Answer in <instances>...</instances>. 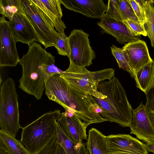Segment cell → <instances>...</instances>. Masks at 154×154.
<instances>
[{
    "instance_id": "6da1fadb",
    "label": "cell",
    "mask_w": 154,
    "mask_h": 154,
    "mask_svg": "<svg viewBox=\"0 0 154 154\" xmlns=\"http://www.w3.org/2000/svg\"><path fill=\"white\" fill-rule=\"evenodd\" d=\"M45 94L49 100L62 106L65 112L79 118L88 125L107 121L93 96L74 88L61 74L51 77L46 82Z\"/></svg>"
},
{
    "instance_id": "7a4b0ae2",
    "label": "cell",
    "mask_w": 154,
    "mask_h": 154,
    "mask_svg": "<svg viewBox=\"0 0 154 154\" xmlns=\"http://www.w3.org/2000/svg\"><path fill=\"white\" fill-rule=\"evenodd\" d=\"M28 45L27 53L19 60L22 68V74L19 80V87L39 100L46 87L44 66L48 63L55 62V58L35 41Z\"/></svg>"
},
{
    "instance_id": "3957f363",
    "label": "cell",
    "mask_w": 154,
    "mask_h": 154,
    "mask_svg": "<svg viewBox=\"0 0 154 154\" xmlns=\"http://www.w3.org/2000/svg\"><path fill=\"white\" fill-rule=\"evenodd\" d=\"M97 87L103 96L101 98L93 97L101 110L100 115L107 121L123 127H129L133 109L117 78L114 76L108 81L101 82Z\"/></svg>"
},
{
    "instance_id": "277c9868",
    "label": "cell",
    "mask_w": 154,
    "mask_h": 154,
    "mask_svg": "<svg viewBox=\"0 0 154 154\" xmlns=\"http://www.w3.org/2000/svg\"><path fill=\"white\" fill-rule=\"evenodd\" d=\"M57 109L46 112L22 128L21 143L31 154H38L57 135L56 122L61 115Z\"/></svg>"
},
{
    "instance_id": "5b68a950",
    "label": "cell",
    "mask_w": 154,
    "mask_h": 154,
    "mask_svg": "<svg viewBox=\"0 0 154 154\" xmlns=\"http://www.w3.org/2000/svg\"><path fill=\"white\" fill-rule=\"evenodd\" d=\"M69 61L68 68L61 74V76L78 90L96 98L101 97L103 94L97 90V85L105 80H109L114 77L115 69L110 68L90 71L85 66L77 65Z\"/></svg>"
},
{
    "instance_id": "8992f818",
    "label": "cell",
    "mask_w": 154,
    "mask_h": 154,
    "mask_svg": "<svg viewBox=\"0 0 154 154\" xmlns=\"http://www.w3.org/2000/svg\"><path fill=\"white\" fill-rule=\"evenodd\" d=\"M0 130L14 137L22 128L19 122L18 94L14 79L8 78L2 83L0 92Z\"/></svg>"
},
{
    "instance_id": "52a82bcc",
    "label": "cell",
    "mask_w": 154,
    "mask_h": 154,
    "mask_svg": "<svg viewBox=\"0 0 154 154\" xmlns=\"http://www.w3.org/2000/svg\"><path fill=\"white\" fill-rule=\"evenodd\" d=\"M25 15L36 33L38 42L46 49L54 46L61 35L55 29L51 20L31 0H19Z\"/></svg>"
},
{
    "instance_id": "ba28073f",
    "label": "cell",
    "mask_w": 154,
    "mask_h": 154,
    "mask_svg": "<svg viewBox=\"0 0 154 154\" xmlns=\"http://www.w3.org/2000/svg\"><path fill=\"white\" fill-rule=\"evenodd\" d=\"M89 35L82 29H75L68 37L70 50L69 58L77 65L90 66L96 58L95 53L90 45Z\"/></svg>"
},
{
    "instance_id": "9c48e42d",
    "label": "cell",
    "mask_w": 154,
    "mask_h": 154,
    "mask_svg": "<svg viewBox=\"0 0 154 154\" xmlns=\"http://www.w3.org/2000/svg\"><path fill=\"white\" fill-rule=\"evenodd\" d=\"M0 67H15L20 59L16 42L11 32L8 21L3 15L0 17Z\"/></svg>"
},
{
    "instance_id": "30bf717a",
    "label": "cell",
    "mask_w": 154,
    "mask_h": 154,
    "mask_svg": "<svg viewBox=\"0 0 154 154\" xmlns=\"http://www.w3.org/2000/svg\"><path fill=\"white\" fill-rule=\"evenodd\" d=\"M107 154H148L144 144L129 134L106 136Z\"/></svg>"
},
{
    "instance_id": "8fae6325",
    "label": "cell",
    "mask_w": 154,
    "mask_h": 154,
    "mask_svg": "<svg viewBox=\"0 0 154 154\" xmlns=\"http://www.w3.org/2000/svg\"><path fill=\"white\" fill-rule=\"evenodd\" d=\"M130 133L147 143L154 141V129L152 124L149 111L141 102L132 110L131 122L129 126Z\"/></svg>"
},
{
    "instance_id": "7c38bea8",
    "label": "cell",
    "mask_w": 154,
    "mask_h": 154,
    "mask_svg": "<svg viewBox=\"0 0 154 154\" xmlns=\"http://www.w3.org/2000/svg\"><path fill=\"white\" fill-rule=\"evenodd\" d=\"M66 8L91 18L101 19L107 5L103 0H59Z\"/></svg>"
},
{
    "instance_id": "4fadbf2b",
    "label": "cell",
    "mask_w": 154,
    "mask_h": 154,
    "mask_svg": "<svg viewBox=\"0 0 154 154\" xmlns=\"http://www.w3.org/2000/svg\"><path fill=\"white\" fill-rule=\"evenodd\" d=\"M12 34L16 41L28 45L34 41L38 42L33 27L25 14L17 13L8 21Z\"/></svg>"
},
{
    "instance_id": "5bb4252c",
    "label": "cell",
    "mask_w": 154,
    "mask_h": 154,
    "mask_svg": "<svg viewBox=\"0 0 154 154\" xmlns=\"http://www.w3.org/2000/svg\"><path fill=\"white\" fill-rule=\"evenodd\" d=\"M122 48L128 58L130 66L135 73L140 69L153 61L145 41L139 40L128 43Z\"/></svg>"
},
{
    "instance_id": "9a60e30c",
    "label": "cell",
    "mask_w": 154,
    "mask_h": 154,
    "mask_svg": "<svg viewBox=\"0 0 154 154\" xmlns=\"http://www.w3.org/2000/svg\"><path fill=\"white\" fill-rule=\"evenodd\" d=\"M66 135L77 144H81L84 140L87 139L86 128L88 126L79 118L71 116L65 112L61 113L57 121Z\"/></svg>"
},
{
    "instance_id": "2e32d148",
    "label": "cell",
    "mask_w": 154,
    "mask_h": 154,
    "mask_svg": "<svg viewBox=\"0 0 154 154\" xmlns=\"http://www.w3.org/2000/svg\"><path fill=\"white\" fill-rule=\"evenodd\" d=\"M97 24L103 33L112 35L120 44L125 45L140 39L132 36L123 22L113 19L105 14Z\"/></svg>"
},
{
    "instance_id": "e0dca14e",
    "label": "cell",
    "mask_w": 154,
    "mask_h": 154,
    "mask_svg": "<svg viewBox=\"0 0 154 154\" xmlns=\"http://www.w3.org/2000/svg\"><path fill=\"white\" fill-rule=\"evenodd\" d=\"M51 20L56 31L64 34L66 26L62 20L63 16L59 0H31Z\"/></svg>"
},
{
    "instance_id": "ac0fdd59",
    "label": "cell",
    "mask_w": 154,
    "mask_h": 154,
    "mask_svg": "<svg viewBox=\"0 0 154 154\" xmlns=\"http://www.w3.org/2000/svg\"><path fill=\"white\" fill-rule=\"evenodd\" d=\"M85 145L89 154H107L106 136L96 128L89 131Z\"/></svg>"
},
{
    "instance_id": "d6986e66",
    "label": "cell",
    "mask_w": 154,
    "mask_h": 154,
    "mask_svg": "<svg viewBox=\"0 0 154 154\" xmlns=\"http://www.w3.org/2000/svg\"><path fill=\"white\" fill-rule=\"evenodd\" d=\"M154 77V60L138 70L135 74L136 86L145 94L152 86Z\"/></svg>"
},
{
    "instance_id": "ffe728a7",
    "label": "cell",
    "mask_w": 154,
    "mask_h": 154,
    "mask_svg": "<svg viewBox=\"0 0 154 154\" xmlns=\"http://www.w3.org/2000/svg\"><path fill=\"white\" fill-rule=\"evenodd\" d=\"M144 12L146 21L143 25L154 48V7L152 0H135Z\"/></svg>"
},
{
    "instance_id": "44dd1931",
    "label": "cell",
    "mask_w": 154,
    "mask_h": 154,
    "mask_svg": "<svg viewBox=\"0 0 154 154\" xmlns=\"http://www.w3.org/2000/svg\"><path fill=\"white\" fill-rule=\"evenodd\" d=\"M0 140L5 145L8 154H31L25 147L15 137L0 130Z\"/></svg>"
},
{
    "instance_id": "7402d4cb",
    "label": "cell",
    "mask_w": 154,
    "mask_h": 154,
    "mask_svg": "<svg viewBox=\"0 0 154 154\" xmlns=\"http://www.w3.org/2000/svg\"><path fill=\"white\" fill-rule=\"evenodd\" d=\"M57 142L67 154H77L82 143L77 144L71 140L64 132L57 122H56Z\"/></svg>"
},
{
    "instance_id": "603a6c76",
    "label": "cell",
    "mask_w": 154,
    "mask_h": 154,
    "mask_svg": "<svg viewBox=\"0 0 154 154\" xmlns=\"http://www.w3.org/2000/svg\"><path fill=\"white\" fill-rule=\"evenodd\" d=\"M0 13L9 20L16 14H25L19 0H0Z\"/></svg>"
},
{
    "instance_id": "cb8c5ba5",
    "label": "cell",
    "mask_w": 154,
    "mask_h": 154,
    "mask_svg": "<svg viewBox=\"0 0 154 154\" xmlns=\"http://www.w3.org/2000/svg\"><path fill=\"white\" fill-rule=\"evenodd\" d=\"M112 54L115 58L120 68L128 72L133 78L135 77V74L131 69L129 60L126 53L122 48L112 45L110 47Z\"/></svg>"
},
{
    "instance_id": "d4e9b609",
    "label": "cell",
    "mask_w": 154,
    "mask_h": 154,
    "mask_svg": "<svg viewBox=\"0 0 154 154\" xmlns=\"http://www.w3.org/2000/svg\"><path fill=\"white\" fill-rule=\"evenodd\" d=\"M123 23L133 36L137 37L141 35L144 36H147L143 25L140 23L129 19L124 20Z\"/></svg>"
},
{
    "instance_id": "484cf974",
    "label": "cell",
    "mask_w": 154,
    "mask_h": 154,
    "mask_svg": "<svg viewBox=\"0 0 154 154\" xmlns=\"http://www.w3.org/2000/svg\"><path fill=\"white\" fill-rule=\"evenodd\" d=\"M119 5L123 21L129 19L140 23L128 0H119Z\"/></svg>"
},
{
    "instance_id": "4316f807",
    "label": "cell",
    "mask_w": 154,
    "mask_h": 154,
    "mask_svg": "<svg viewBox=\"0 0 154 154\" xmlns=\"http://www.w3.org/2000/svg\"><path fill=\"white\" fill-rule=\"evenodd\" d=\"M54 47L59 55L66 56L68 58L69 57L70 50L69 44L68 37L65 33L61 34L58 37Z\"/></svg>"
},
{
    "instance_id": "83f0119b",
    "label": "cell",
    "mask_w": 154,
    "mask_h": 154,
    "mask_svg": "<svg viewBox=\"0 0 154 154\" xmlns=\"http://www.w3.org/2000/svg\"><path fill=\"white\" fill-rule=\"evenodd\" d=\"M105 14L112 18L123 22L119 5V0L108 1Z\"/></svg>"
},
{
    "instance_id": "f1b7e54d",
    "label": "cell",
    "mask_w": 154,
    "mask_h": 154,
    "mask_svg": "<svg viewBox=\"0 0 154 154\" xmlns=\"http://www.w3.org/2000/svg\"><path fill=\"white\" fill-rule=\"evenodd\" d=\"M131 6L134 13L140 22L143 25L146 21L144 12L135 0H128Z\"/></svg>"
},
{
    "instance_id": "f546056e",
    "label": "cell",
    "mask_w": 154,
    "mask_h": 154,
    "mask_svg": "<svg viewBox=\"0 0 154 154\" xmlns=\"http://www.w3.org/2000/svg\"><path fill=\"white\" fill-rule=\"evenodd\" d=\"M145 94L146 102L145 106L149 112L154 114V86L148 90Z\"/></svg>"
},
{
    "instance_id": "4dcf8cb0",
    "label": "cell",
    "mask_w": 154,
    "mask_h": 154,
    "mask_svg": "<svg viewBox=\"0 0 154 154\" xmlns=\"http://www.w3.org/2000/svg\"><path fill=\"white\" fill-rule=\"evenodd\" d=\"M57 143L56 136L38 154H51Z\"/></svg>"
},
{
    "instance_id": "1f68e13d",
    "label": "cell",
    "mask_w": 154,
    "mask_h": 154,
    "mask_svg": "<svg viewBox=\"0 0 154 154\" xmlns=\"http://www.w3.org/2000/svg\"><path fill=\"white\" fill-rule=\"evenodd\" d=\"M51 154H67L65 151L59 143H57Z\"/></svg>"
},
{
    "instance_id": "d6a6232c",
    "label": "cell",
    "mask_w": 154,
    "mask_h": 154,
    "mask_svg": "<svg viewBox=\"0 0 154 154\" xmlns=\"http://www.w3.org/2000/svg\"><path fill=\"white\" fill-rule=\"evenodd\" d=\"M0 154H8L7 147L3 142L0 140Z\"/></svg>"
},
{
    "instance_id": "836d02e7",
    "label": "cell",
    "mask_w": 154,
    "mask_h": 154,
    "mask_svg": "<svg viewBox=\"0 0 154 154\" xmlns=\"http://www.w3.org/2000/svg\"><path fill=\"white\" fill-rule=\"evenodd\" d=\"M144 145L148 151L154 153V141L150 143H146Z\"/></svg>"
},
{
    "instance_id": "e575fe53",
    "label": "cell",
    "mask_w": 154,
    "mask_h": 154,
    "mask_svg": "<svg viewBox=\"0 0 154 154\" xmlns=\"http://www.w3.org/2000/svg\"><path fill=\"white\" fill-rule=\"evenodd\" d=\"M149 115L152 124L154 129V114L149 112Z\"/></svg>"
},
{
    "instance_id": "d590c367",
    "label": "cell",
    "mask_w": 154,
    "mask_h": 154,
    "mask_svg": "<svg viewBox=\"0 0 154 154\" xmlns=\"http://www.w3.org/2000/svg\"><path fill=\"white\" fill-rule=\"evenodd\" d=\"M154 86V78H153V82H152V86Z\"/></svg>"
},
{
    "instance_id": "8d00e7d4",
    "label": "cell",
    "mask_w": 154,
    "mask_h": 154,
    "mask_svg": "<svg viewBox=\"0 0 154 154\" xmlns=\"http://www.w3.org/2000/svg\"><path fill=\"white\" fill-rule=\"evenodd\" d=\"M153 3H154V0H152Z\"/></svg>"
}]
</instances>
